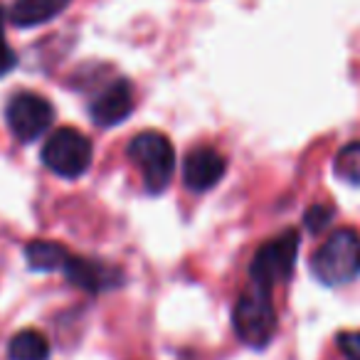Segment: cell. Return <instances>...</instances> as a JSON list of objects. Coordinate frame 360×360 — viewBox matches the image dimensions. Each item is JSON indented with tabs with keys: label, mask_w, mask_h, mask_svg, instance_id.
<instances>
[{
	"label": "cell",
	"mask_w": 360,
	"mask_h": 360,
	"mask_svg": "<svg viewBox=\"0 0 360 360\" xmlns=\"http://www.w3.org/2000/svg\"><path fill=\"white\" fill-rule=\"evenodd\" d=\"M311 274L323 286L350 284L360 274V235L350 227L335 230L311 257Z\"/></svg>",
	"instance_id": "6da1fadb"
},
{
	"label": "cell",
	"mask_w": 360,
	"mask_h": 360,
	"mask_svg": "<svg viewBox=\"0 0 360 360\" xmlns=\"http://www.w3.org/2000/svg\"><path fill=\"white\" fill-rule=\"evenodd\" d=\"M129 160L141 170L143 186L150 195H160L170 186L175 170V148L160 131H141L126 148Z\"/></svg>",
	"instance_id": "7a4b0ae2"
},
{
	"label": "cell",
	"mask_w": 360,
	"mask_h": 360,
	"mask_svg": "<svg viewBox=\"0 0 360 360\" xmlns=\"http://www.w3.org/2000/svg\"><path fill=\"white\" fill-rule=\"evenodd\" d=\"M276 309L271 301V291L252 284L245 294L237 299L232 311V326L237 338L255 350H262L271 343L276 333Z\"/></svg>",
	"instance_id": "3957f363"
},
{
	"label": "cell",
	"mask_w": 360,
	"mask_h": 360,
	"mask_svg": "<svg viewBox=\"0 0 360 360\" xmlns=\"http://www.w3.org/2000/svg\"><path fill=\"white\" fill-rule=\"evenodd\" d=\"M296 257H299V232L296 230H286L276 235L274 240L264 242L252 259V284L271 291L276 284L289 281V276L294 274Z\"/></svg>",
	"instance_id": "277c9868"
},
{
	"label": "cell",
	"mask_w": 360,
	"mask_h": 360,
	"mask_svg": "<svg viewBox=\"0 0 360 360\" xmlns=\"http://www.w3.org/2000/svg\"><path fill=\"white\" fill-rule=\"evenodd\" d=\"M91 141L77 129H57L42 146V163L55 175L67 180H77L89 170L91 165Z\"/></svg>",
	"instance_id": "5b68a950"
},
{
	"label": "cell",
	"mask_w": 360,
	"mask_h": 360,
	"mask_svg": "<svg viewBox=\"0 0 360 360\" xmlns=\"http://www.w3.org/2000/svg\"><path fill=\"white\" fill-rule=\"evenodd\" d=\"M6 119L13 136L20 143H32L52 126L55 109L45 96L35 94V91H20L8 101Z\"/></svg>",
	"instance_id": "8992f818"
},
{
	"label": "cell",
	"mask_w": 360,
	"mask_h": 360,
	"mask_svg": "<svg viewBox=\"0 0 360 360\" xmlns=\"http://www.w3.org/2000/svg\"><path fill=\"white\" fill-rule=\"evenodd\" d=\"M227 170V160L220 150L212 146H195L188 150L186 163H183V183L193 193H205L215 188Z\"/></svg>",
	"instance_id": "52a82bcc"
},
{
	"label": "cell",
	"mask_w": 360,
	"mask_h": 360,
	"mask_svg": "<svg viewBox=\"0 0 360 360\" xmlns=\"http://www.w3.org/2000/svg\"><path fill=\"white\" fill-rule=\"evenodd\" d=\"M70 279V284L79 286L82 291L89 294H101V291L116 289L124 284V274L119 266L104 264V262L86 259V257H72L67 259L65 269H62Z\"/></svg>",
	"instance_id": "ba28073f"
},
{
	"label": "cell",
	"mask_w": 360,
	"mask_h": 360,
	"mask_svg": "<svg viewBox=\"0 0 360 360\" xmlns=\"http://www.w3.org/2000/svg\"><path fill=\"white\" fill-rule=\"evenodd\" d=\"M134 114V86L126 79L114 82L111 86H106L89 106V116L96 126L101 129H111L119 126L121 121H126Z\"/></svg>",
	"instance_id": "9c48e42d"
},
{
	"label": "cell",
	"mask_w": 360,
	"mask_h": 360,
	"mask_svg": "<svg viewBox=\"0 0 360 360\" xmlns=\"http://www.w3.org/2000/svg\"><path fill=\"white\" fill-rule=\"evenodd\" d=\"M72 0H15L11 8V22L18 27H37L57 18Z\"/></svg>",
	"instance_id": "30bf717a"
},
{
	"label": "cell",
	"mask_w": 360,
	"mask_h": 360,
	"mask_svg": "<svg viewBox=\"0 0 360 360\" xmlns=\"http://www.w3.org/2000/svg\"><path fill=\"white\" fill-rule=\"evenodd\" d=\"M25 259L27 266L35 271H57V269H65L67 259H70V252L62 245H57V242L35 240L25 247Z\"/></svg>",
	"instance_id": "8fae6325"
},
{
	"label": "cell",
	"mask_w": 360,
	"mask_h": 360,
	"mask_svg": "<svg viewBox=\"0 0 360 360\" xmlns=\"http://www.w3.org/2000/svg\"><path fill=\"white\" fill-rule=\"evenodd\" d=\"M8 353H11V360H47L50 358V340L40 330L25 328L11 338Z\"/></svg>",
	"instance_id": "7c38bea8"
},
{
	"label": "cell",
	"mask_w": 360,
	"mask_h": 360,
	"mask_svg": "<svg viewBox=\"0 0 360 360\" xmlns=\"http://www.w3.org/2000/svg\"><path fill=\"white\" fill-rule=\"evenodd\" d=\"M333 173L348 186H360V141H350L335 153Z\"/></svg>",
	"instance_id": "4fadbf2b"
},
{
	"label": "cell",
	"mask_w": 360,
	"mask_h": 360,
	"mask_svg": "<svg viewBox=\"0 0 360 360\" xmlns=\"http://www.w3.org/2000/svg\"><path fill=\"white\" fill-rule=\"evenodd\" d=\"M333 220V207L330 205H311L309 210L304 212V227L311 232V235H319Z\"/></svg>",
	"instance_id": "5bb4252c"
},
{
	"label": "cell",
	"mask_w": 360,
	"mask_h": 360,
	"mask_svg": "<svg viewBox=\"0 0 360 360\" xmlns=\"http://www.w3.org/2000/svg\"><path fill=\"white\" fill-rule=\"evenodd\" d=\"M18 65V55L11 50L6 40V20H3V8H0V77H6Z\"/></svg>",
	"instance_id": "9a60e30c"
},
{
	"label": "cell",
	"mask_w": 360,
	"mask_h": 360,
	"mask_svg": "<svg viewBox=\"0 0 360 360\" xmlns=\"http://www.w3.org/2000/svg\"><path fill=\"white\" fill-rule=\"evenodd\" d=\"M335 343L348 360H360V330H343L335 335Z\"/></svg>",
	"instance_id": "2e32d148"
}]
</instances>
